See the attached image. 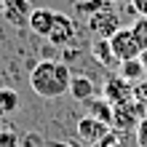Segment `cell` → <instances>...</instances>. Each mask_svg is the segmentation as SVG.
I'll return each instance as SVG.
<instances>
[{
	"instance_id": "obj_1",
	"label": "cell",
	"mask_w": 147,
	"mask_h": 147,
	"mask_svg": "<svg viewBox=\"0 0 147 147\" xmlns=\"http://www.w3.org/2000/svg\"><path fill=\"white\" fill-rule=\"evenodd\" d=\"M70 80L72 72L67 62H56V59H43L30 72V88L40 99H59L62 94H70Z\"/></svg>"
},
{
	"instance_id": "obj_2",
	"label": "cell",
	"mask_w": 147,
	"mask_h": 147,
	"mask_svg": "<svg viewBox=\"0 0 147 147\" xmlns=\"http://www.w3.org/2000/svg\"><path fill=\"white\" fill-rule=\"evenodd\" d=\"M107 43H110V51H112V59H115L118 64L128 62V59H139V56H142V48H139V43H136L131 27H120Z\"/></svg>"
},
{
	"instance_id": "obj_3",
	"label": "cell",
	"mask_w": 147,
	"mask_h": 147,
	"mask_svg": "<svg viewBox=\"0 0 147 147\" xmlns=\"http://www.w3.org/2000/svg\"><path fill=\"white\" fill-rule=\"evenodd\" d=\"M86 22H88V30H91L96 38H102V40H110V38L115 35L120 27H123V24H120V16L115 13V5L102 8V11L91 13Z\"/></svg>"
},
{
	"instance_id": "obj_4",
	"label": "cell",
	"mask_w": 147,
	"mask_h": 147,
	"mask_svg": "<svg viewBox=\"0 0 147 147\" xmlns=\"http://www.w3.org/2000/svg\"><path fill=\"white\" fill-rule=\"evenodd\" d=\"M75 35H78L75 22H72L67 13H59V11H56L54 24H51V32H48V38H46V40H48V43H54V46H59V48H67V46L75 40Z\"/></svg>"
},
{
	"instance_id": "obj_5",
	"label": "cell",
	"mask_w": 147,
	"mask_h": 147,
	"mask_svg": "<svg viewBox=\"0 0 147 147\" xmlns=\"http://www.w3.org/2000/svg\"><path fill=\"white\" fill-rule=\"evenodd\" d=\"M75 131H78V136H80V139L88 144V147H94L96 142H102V139H105V136L112 131V126L102 123V120H99V118H94V115H86V118L78 120Z\"/></svg>"
},
{
	"instance_id": "obj_6",
	"label": "cell",
	"mask_w": 147,
	"mask_h": 147,
	"mask_svg": "<svg viewBox=\"0 0 147 147\" xmlns=\"http://www.w3.org/2000/svg\"><path fill=\"white\" fill-rule=\"evenodd\" d=\"M105 99L110 102L112 107L131 102V99H134V83L123 80L120 75H118V78H110V80H107V86H105Z\"/></svg>"
},
{
	"instance_id": "obj_7",
	"label": "cell",
	"mask_w": 147,
	"mask_h": 147,
	"mask_svg": "<svg viewBox=\"0 0 147 147\" xmlns=\"http://www.w3.org/2000/svg\"><path fill=\"white\" fill-rule=\"evenodd\" d=\"M35 8L30 5V0H5L3 3V16L11 24H27Z\"/></svg>"
},
{
	"instance_id": "obj_8",
	"label": "cell",
	"mask_w": 147,
	"mask_h": 147,
	"mask_svg": "<svg viewBox=\"0 0 147 147\" xmlns=\"http://www.w3.org/2000/svg\"><path fill=\"white\" fill-rule=\"evenodd\" d=\"M54 16H56V11H51V8H35L32 16H30V22H27V27L35 32L38 38H48L51 24H54Z\"/></svg>"
},
{
	"instance_id": "obj_9",
	"label": "cell",
	"mask_w": 147,
	"mask_h": 147,
	"mask_svg": "<svg viewBox=\"0 0 147 147\" xmlns=\"http://www.w3.org/2000/svg\"><path fill=\"white\" fill-rule=\"evenodd\" d=\"M70 96L78 99V102L94 99V80L86 78V75H72V80H70Z\"/></svg>"
},
{
	"instance_id": "obj_10",
	"label": "cell",
	"mask_w": 147,
	"mask_h": 147,
	"mask_svg": "<svg viewBox=\"0 0 147 147\" xmlns=\"http://www.w3.org/2000/svg\"><path fill=\"white\" fill-rule=\"evenodd\" d=\"M120 78L128 83H139L142 78H144V59H128V62L120 64Z\"/></svg>"
},
{
	"instance_id": "obj_11",
	"label": "cell",
	"mask_w": 147,
	"mask_h": 147,
	"mask_svg": "<svg viewBox=\"0 0 147 147\" xmlns=\"http://www.w3.org/2000/svg\"><path fill=\"white\" fill-rule=\"evenodd\" d=\"M112 112H115V107H112L107 99H88V115L99 118L102 123L112 126Z\"/></svg>"
},
{
	"instance_id": "obj_12",
	"label": "cell",
	"mask_w": 147,
	"mask_h": 147,
	"mask_svg": "<svg viewBox=\"0 0 147 147\" xmlns=\"http://www.w3.org/2000/svg\"><path fill=\"white\" fill-rule=\"evenodd\" d=\"M19 110V94L8 86H0V120Z\"/></svg>"
},
{
	"instance_id": "obj_13",
	"label": "cell",
	"mask_w": 147,
	"mask_h": 147,
	"mask_svg": "<svg viewBox=\"0 0 147 147\" xmlns=\"http://www.w3.org/2000/svg\"><path fill=\"white\" fill-rule=\"evenodd\" d=\"M131 30H134V38L139 43V48H142V56H147V19L139 16V19L131 24Z\"/></svg>"
},
{
	"instance_id": "obj_14",
	"label": "cell",
	"mask_w": 147,
	"mask_h": 147,
	"mask_svg": "<svg viewBox=\"0 0 147 147\" xmlns=\"http://www.w3.org/2000/svg\"><path fill=\"white\" fill-rule=\"evenodd\" d=\"M94 56H96L102 64H107V67L115 62V59H112V51H110V43L102 40V38H96V43H94Z\"/></svg>"
},
{
	"instance_id": "obj_15",
	"label": "cell",
	"mask_w": 147,
	"mask_h": 147,
	"mask_svg": "<svg viewBox=\"0 0 147 147\" xmlns=\"http://www.w3.org/2000/svg\"><path fill=\"white\" fill-rule=\"evenodd\" d=\"M0 147H22V136L11 128H0Z\"/></svg>"
},
{
	"instance_id": "obj_16",
	"label": "cell",
	"mask_w": 147,
	"mask_h": 147,
	"mask_svg": "<svg viewBox=\"0 0 147 147\" xmlns=\"http://www.w3.org/2000/svg\"><path fill=\"white\" fill-rule=\"evenodd\" d=\"M120 142H123V136H120V131H115V128H112V131L105 136V139L102 142H96L94 147H120Z\"/></svg>"
},
{
	"instance_id": "obj_17",
	"label": "cell",
	"mask_w": 147,
	"mask_h": 147,
	"mask_svg": "<svg viewBox=\"0 0 147 147\" xmlns=\"http://www.w3.org/2000/svg\"><path fill=\"white\" fill-rule=\"evenodd\" d=\"M134 102H139L142 107H147V80L134 83Z\"/></svg>"
},
{
	"instance_id": "obj_18",
	"label": "cell",
	"mask_w": 147,
	"mask_h": 147,
	"mask_svg": "<svg viewBox=\"0 0 147 147\" xmlns=\"http://www.w3.org/2000/svg\"><path fill=\"white\" fill-rule=\"evenodd\" d=\"M43 144H46V139H43L40 134H35V131L22 136V147H43Z\"/></svg>"
},
{
	"instance_id": "obj_19",
	"label": "cell",
	"mask_w": 147,
	"mask_h": 147,
	"mask_svg": "<svg viewBox=\"0 0 147 147\" xmlns=\"http://www.w3.org/2000/svg\"><path fill=\"white\" fill-rule=\"evenodd\" d=\"M136 147H147V115L139 120V126H136Z\"/></svg>"
},
{
	"instance_id": "obj_20",
	"label": "cell",
	"mask_w": 147,
	"mask_h": 147,
	"mask_svg": "<svg viewBox=\"0 0 147 147\" xmlns=\"http://www.w3.org/2000/svg\"><path fill=\"white\" fill-rule=\"evenodd\" d=\"M128 5H131V11L136 16H144L147 19V0H128Z\"/></svg>"
},
{
	"instance_id": "obj_21",
	"label": "cell",
	"mask_w": 147,
	"mask_h": 147,
	"mask_svg": "<svg viewBox=\"0 0 147 147\" xmlns=\"http://www.w3.org/2000/svg\"><path fill=\"white\" fill-rule=\"evenodd\" d=\"M51 147H70V144H64V142H48Z\"/></svg>"
},
{
	"instance_id": "obj_22",
	"label": "cell",
	"mask_w": 147,
	"mask_h": 147,
	"mask_svg": "<svg viewBox=\"0 0 147 147\" xmlns=\"http://www.w3.org/2000/svg\"><path fill=\"white\" fill-rule=\"evenodd\" d=\"M107 3H112V5H123V3H128V0H107Z\"/></svg>"
},
{
	"instance_id": "obj_23",
	"label": "cell",
	"mask_w": 147,
	"mask_h": 147,
	"mask_svg": "<svg viewBox=\"0 0 147 147\" xmlns=\"http://www.w3.org/2000/svg\"><path fill=\"white\" fill-rule=\"evenodd\" d=\"M3 3H5V0H0V13H3Z\"/></svg>"
},
{
	"instance_id": "obj_24",
	"label": "cell",
	"mask_w": 147,
	"mask_h": 147,
	"mask_svg": "<svg viewBox=\"0 0 147 147\" xmlns=\"http://www.w3.org/2000/svg\"><path fill=\"white\" fill-rule=\"evenodd\" d=\"M144 75H147V59H144Z\"/></svg>"
}]
</instances>
